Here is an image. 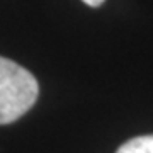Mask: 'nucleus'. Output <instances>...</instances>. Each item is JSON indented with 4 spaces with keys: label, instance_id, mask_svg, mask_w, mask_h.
<instances>
[{
    "label": "nucleus",
    "instance_id": "1",
    "mask_svg": "<svg viewBox=\"0 0 153 153\" xmlns=\"http://www.w3.org/2000/svg\"><path fill=\"white\" fill-rule=\"evenodd\" d=\"M38 95L36 76L19 63L0 56V124H10L22 117Z\"/></svg>",
    "mask_w": 153,
    "mask_h": 153
},
{
    "label": "nucleus",
    "instance_id": "2",
    "mask_svg": "<svg viewBox=\"0 0 153 153\" xmlns=\"http://www.w3.org/2000/svg\"><path fill=\"white\" fill-rule=\"evenodd\" d=\"M116 153H153V134L131 138L123 143Z\"/></svg>",
    "mask_w": 153,
    "mask_h": 153
},
{
    "label": "nucleus",
    "instance_id": "3",
    "mask_svg": "<svg viewBox=\"0 0 153 153\" xmlns=\"http://www.w3.org/2000/svg\"><path fill=\"white\" fill-rule=\"evenodd\" d=\"M83 4H87L88 7H100L105 0H82Z\"/></svg>",
    "mask_w": 153,
    "mask_h": 153
}]
</instances>
